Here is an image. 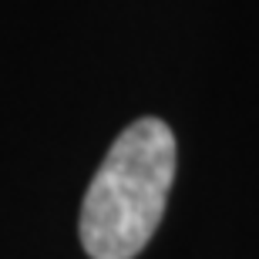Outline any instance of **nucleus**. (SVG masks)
I'll return each mask as SVG.
<instances>
[{
  "mask_svg": "<svg viewBox=\"0 0 259 259\" xmlns=\"http://www.w3.org/2000/svg\"><path fill=\"white\" fill-rule=\"evenodd\" d=\"M175 182V135L138 118L115 138L81 202V246L91 259H135L152 242Z\"/></svg>",
  "mask_w": 259,
  "mask_h": 259,
  "instance_id": "nucleus-1",
  "label": "nucleus"
}]
</instances>
